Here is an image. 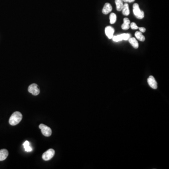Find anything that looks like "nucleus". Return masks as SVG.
Here are the masks:
<instances>
[{
  "label": "nucleus",
  "mask_w": 169,
  "mask_h": 169,
  "mask_svg": "<svg viewBox=\"0 0 169 169\" xmlns=\"http://www.w3.org/2000/svg\"><path fill=\"white\" fill-rule=\"evenodd\" d=\"M9 155L8 150L6 149L0 150V161L5 160Z\"/></svg>",
  "instance_id": "obj_9"
},
{
  "label": "nucleus",
  "mask_w": 169,
  "mask_h": 169,
  "mask_svg": "<svg viewBox=\"0 0 169 169\" xmlns=\"http://www.w3.org/2000/svg\"><path fill=\"white\" fill-rule=\"evenodd\" d=\"M129 42L134 48H138L139 47V43L136 39L135 38H130L128 39Z\"/></svg>",
  "instance_id": "obj_11"
},
{
  "label": "nucleus",
  "mask_w": 169,
  "mask_h": 169,
  "mask_svg": "<svg viewBox=\"0 0 169 169\" xmlns=\"http://www.w3.org/2000/svg\"><path fill=\"white\" fill-rule=\"evenodd\" d=\"M122 13L125 16H128L129 14H130L129 5L126 3L123 5V7L122 9Z\"/></svg>",
  "instance_id": "obj_12"
},
{
  "label": "nucleus",
  "mask_w": 169,
  "mask_h": 169,
  "mask_svg": "<svg viewBox=\"0 0 169 169\" xmlns=\"http://www.w3.org/2000/svg\"><path fill=\"white\" fill-rule=\"evenodd\" d=\"M135 0H122V1L125 2H132L134 1Z\"/></svg>",
  "instance_id": "obj_21"
},
{
  "label": "nucleus",
  "mask_w": 169,
  "mask_h": 169,
  "mask_svg": "<svg viewBox=\"0 0 169 169\" xmlns=\"http://www.w3.org/2000/svg\"><path fill=\"white\" fill-rule=\"evenodd\" d=\"M131 28L132 29H134V30H136V29H138V26L136 25L135 23L132 22L131 24Z\"/></svg>",
  "instance_id": "obj_19"
},
{
  "label": "nucleus",
  "mask_w": 169,
  "mask_h": 169,
  "mask_svg": "<svg viewBox=\"0 0 169 169\" xmlns=\"http://www.w3.org/2000/svg\"><path fill=\"white\" fill-rule=\"evenodd\" d=\"M113 40V41H115V42H118V41H121L122 40V38L121 36V35H118L117 36H113V37H112Z\"/></svg>",
  "instance_id": "obj_17"
},
{
  "label": "nucleus",
  "mask_w": 169,
  "mask_h": 169,
  "mask_svg": "<svg viewBox=\"0 0 169 169\" xmlns=\"http://www.w3.org/2000/svg\"><path fill=\"white\" fill-rule=\"evenodd\" d=\"M135 37H136L138 40H140V41H144L145 40V37L142 34V32L140 31H137L135 32Z\"/></svg>",
  "instance_id": "obj_13"
},
{
  "label": "nucleus",
  "mask_w": 169,
  "mask_h": 169,
  "mask_svg": "<svg viewBox=\"0 0 169 169\" xmlns=\"http://www.w3.org/2000/svg\"><path fill=\"white\" fill-rule=\"evenodd\" d=\"M114 32V29L112 27L110 26L106 27L105 29L106 35L109 39H112L113 37Z\"/></svg>",
  "instance_id": "obj_7"
},
{
  "label": "nucleus",
  "mask_w": 169,
  "mask_h": 169,
  "mask_svg": "<svg viewBox=\"0 0 169 169\" xmlns=\"http://www.w3.org/2000/svg\"><path fill=\"white\" fill-rule=\"evenodd\" d=\"M133 12L138 19H143L144 17V13L143 10H140L138 4H134L133 5Z\"/></svg>",
  "instance_id": "obj_2"
},
{
  "label": "nucleus",
  "mask_w": 169,
  "mask_h": 169,
  "mask_svg": "<svg viewBox=\"0 0 169 169\" xmlns=\"http://www.w3.org/2000/svg\"><path fill=\"white\" fill-rule=\"evenodd\" d=\"M148 84L152 88L156 89L157 88V83L153 76H150L147 79Z\"/></svg>",
  "instance_id": "obj_6"
},
{
  "label": "nucleus",
  "mask_w": 169,
  "mask_h": 169,
  "mask_svg": "<svg viewBox=\"0 0 169 169\" xmlns=\"http://www.w3.org/2000/svg\"><path fill=\"white\" fill-rule=\"evenodd\" d=\"M112 10V7L109 3H106L102 9V13L107 15Z\"/></svg>",
  "instance_id": "obj_8"
},
{
  "label": "nucleus",
  "mask_w": 169,
  "mask_h": 169,
  "mask_svg": "<svg viewBox=\"0 0 169 169\" xmlns=\"http://www.w3.org/2000/svg\"><path fill=\"white\" fill-rule=\"evenodd\" d=\"M139 30L142 32H146V29L144 27H140Z\"/></svg>",
  "instance_id": "obj_20"
},
{
  "label": "nucleus",
  "mask_w": 169,
  "mask_h": 169,
  "mask_svg": "<svg viewBox=\"0 0 169 169\" xmlns=\"http://www.w3.org/2000/svg\"><path fill=\"white\" fill-rule=\"evenodd\" d=\"M55 150L53 149H48V150L46 151L42 155V158L45 161H48L53 157L55 155Z\"/></svg>",
  "instance_id": "obj_4"
},
{
  "label": "nucleus",
  "mask_w": 169,
  "mask_h": 169,
  "mask_svg": "<svg viewBox=\"0 0 169 169\" xmlns=\"http://www.w3.org/2000/svg\"><path fill=\"white\" fill-rule=\"evenodd\" d=\"M28 92L34 96H36L39 95L40 92L39 87L36 84H32L28 87Z\"/></svg>",
  "instance_id": "obj_5"
},
{
  "label": "nucleus",
  "mask_w": 169,
  "mask_h": 169,
  "mask_svg": "<svg viewBox=\"0 0 169 169\" xmlns=\"http://www.w3.org/2000/svg\"><path fill=\"white\" fill-rule=\"evenodd\" d=\"M23 146L26 151L31 152L32 151V148L30 147L29 142L27 140H26L23 144Z\"/></svg>",
  "instance_id": "obj_15"
},
{
  "label": "nucleus",
  "mask_w": 169,
  "mask_h": 169,
  "mask_svg": "<svg viewBox=\"0 0 169 169\" xmlns=\"http://www.w3.org/2000/svg\"><path fill=\"white\" fill-rule=\"evenodd\" d=\"M117 10L118 11H121L123 7V2L122 0H115Z\"/></svg>",
  "instance_id": "obj_14"
},
{
  "label": "nucleus",
  "mask_w": 169,
  "mask_h": 169,
  "mask_svg": "<svg viewBox=\"0 0 169 169\" xmlns=\"http://www.w3.org/2000/svg\"><path fill=\"white\" fill-rule=\"evenodd\" d=\"M130 21L128 18H124L123 24L121 26L122 29L125 30H128L130 28Z\"/></svg>",
  "instance_id": "obj_10"
},
{
  "label": "nucleus",
  "mask_w": 169,
  "mask_h": 169,
  "mask_svg": "<svg viewBox=\"0 0 169 169\" xmlns=\"http://www.w3.org/2000/svg\"><path fill=\"white\" fill-rule=\"evenodd\" d=\"M39 128L41 129L42 134L45 136L49 137L52 134V130H51V128L48 127V126L41 123L39 126Z\"/></svg>",
  "instance_id": "obj_3"
},
{
  "label": "nucleus",
  "mask_w": 169,
  "mask_h": 169,
  "mask_svg": "<svg viewBox=\"0 0 169 169\" xmlns=\"http://www.w3.org/2000/svg\"><path fill=\"white\" fill-rule=\"evenodd\" d=\"M121 36L123 40H128V39L131 37L130 34H121Z\"/></svg>",
  "instance_id": "obj_18"
},
{
  "label": "nucleus",
  "mask_w": 169,
  "mask_h": 169,
  "mask_svg": "<svg viewBox=\"0 0 169 169\" xmlns=\"http://www.w3.org/2000/svg\"><path fill=\"white\" fill-rule=\"evenodd\" d=\"M22 114L19 111H16L11 115L9 119V123L11 126H16L19 123L22 119Z\"/></svg>",
  "instance_id": "obj_1"
},
{
  "label": "nucleus",
  "mask_w": 169,
  "mask_h": 169,
  "mask_svg": "<svg viewBox=\"0 0 169 169\" xmlns=\"http://www.w3.org/2000/svg\"><path fill=\"white\" fill-rule=\"evenodd\" d=\"M109 19H110V23L111 24H113L115 23L116 22L117 20V16L116 14L112 13L110 14L109 16Z\"/></svg>",
  "instance_id": "obj_16"
}]
</instances>
